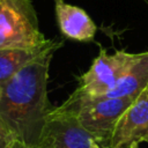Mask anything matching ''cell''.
Here are the masks:
<instances>
[{
    "label": "cell",
    "instance_id": "obj_2",
    "mask_svg": "<svg viewBox=\"0 0 148 148\" xmlns=\"http://www.w3.org/2000/svg\"><path fill=\"white\" fill-rule=\"evenodd\" d=\"M132 97H82L74 91L59 105L61 109L73 112L80 124L92 135L102 147L109 148L113 128L130 106Z\"/></svg>",
    "mask_w": 148,
    "mask_h": 148
},
{
    "label": "cell",
    "instance_id": "obj_4",
    "mask_svg": "<svg viewBox=\"0 0 148 148\" xmlns=\"http://www.w3.org/2000/svg\"><path fill=\"white\" fill-rule=\"evenodd\" d=\"M136 53L118 50L108 53L101 49L89 69L80 76V84L74 90L82 97H102L114 88L119 79L135 59Z\"/></svg>",
    "mask_w": 148,
    "mask_h": 148
},
{
    "label": "cell",
    "instance_id": "obj_12",
    "mask_svg": "<svg viewBox=\"0 0 148 148\" xmlns=\"http://www.w3.org/2000/svg\"><path fill=\"white\" fill-rule=\"evenodd\" d=\"M90 148H105V147H102V146H101V145H98L96 141H92V143H91Z\"/></svg>",
    "mask_w": 148,
    "mask_h": 148
},
{
    "label": "cell",
    "instance_id": "obj_7",
    "mask_svg": "<svg viewBox=\"0 0 148 148\" xmlns=\"http://www.w3.org/2000/svg\"><path fill=\"white\" fill-rule=\"evenodd\" d=\"M54 12L60 32L66 38L77 42L94 39L97 27L84 9L65 0H54Z\"/></svg>",
    "mask_w": 148,
    "mask_h": 148
},
{
    "label": "cell",
    "instance_id": "obj_5",
    "mask_svg": "<svg viewBox=\"0 0 148 148\" xmlns=\"http://www.w3.org/2000/svg\"><path fill=\"white\" fill-rule=\"evenodd\" d=\"M94 138L73 112L54 106L43 128L39 148H90Z\"/></svg>",
    "mask_w": 148,
    "mask_h": 148
},
{
    "label": "cell",
    "instance_id": "obj_9",
    "mask_svg": "<svg viewBox=\"0 0 148 148\" xmlns=\"http://www.w3.org/2000/svg\"><path fill=\"white\" fill-rule=\"evenodd\" d=\"M57 39H49L46 44L34 49H0V84L8 81L25 65L56 45Z\"/></svg>",
    "mask_w": 148,
    "mask_h": 148
},
{
    "label": "cell",
    "instance_id": "obj_11",
    "mask_svg": "<svg viewBox=\"0 0 148 148\" xmlns=\"http://www.w3.org/2000/svg\"><path fill=\"white\" fill-rule=\"evenodd\" d=\"M10 148H39V147L38 146H30V145H27V143L21 142L18 140H15Z\"/></svg>",
    "mask_w": 148,
    "mask_h": 148
},
{
    "label": "cell",
    "instance_id": "obj_3",
    "mask_svg": "<svg viewBox=\"0 0 148 148\" xmlns=\"http://www.w3.org/2000/svg\"><path fill=\"white\" fill-rule=\"evenodd\" d=\"M47 40L31 0H0V49H34Z\"/></svg>",
    "mask_w": 148,
    "mask_h": 148
},
{
    "label": "cell",
    "instance_id": "obj_10",
    "mask_svg": "<svg viewBox=\"0 0 148 148\" xmlns=\"http://www.w3.org/2000/svg\"><path fill=\"white\" fill-rule=\"evenodd\" d=\"M15 141L13 134L0 118V148H10Z\"/></svg>",
    "mask_w": 148,
    "mask_h": 148
},
{
    "label": "cell",
    "instance_id": "obj_1",
    "mask_svg": "<svg viewBox=\"0 0 148 148\" xmlns=\"http://www.w3.org/2000/svg\"><path fill=\"white\" fill-rule=\"evenodd\" d=\"M62 40L0 84V118L15 140L38 146L47 117L54 108L47 96L49 69Z\"/></svg>",
    "mask_w": 148,
    "mask_h": 148
},
{
    "label": "cell",
    "instance_id": "obj_8",
    "mask_svg": "<svg viewBox=\"0 0 148 148\" xmlns=\"http://www.w3.org/2000/svg\"><path fill=\"white\" fill-rule=\"evenodd\" d=\"M148 87V51L136 53L135 59L119 79L112 90L102 97L135 98ZM95 98V97H94Z\"/></svg>",
    "mask_w": 148,
    "mask_h": 148
},
{
    "label": "cell",
    "instance_id": "obj_6",
    "mask_svg": "<svg viewBox=\"0 0 148 148\" xmlns=\"http://www.w3.org/2000/svg\"><path fill=\"white\" fill-rule=\"evenodd\" d=\"M143 142H148V87L118 119L109 148H139Z\"/></svg>",
    "mask_w": 148,
    "mask_h": 148
}]
</instances>
